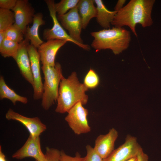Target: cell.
<instances>
[{
  "mask_svg": "<svg viewBox=\"0 0 161 161\" xmlns=\"http://www.w3.org/2000/svg\"><path fill=\"white\" fill-rule=\"evenodd\" d=\"M154 0H131L117 12L111 24L117 27H129L137 37V24L143 27L151 26L153 23L151 14Z\"/></svg>",
  "mask_w": 161,
  "mask_h": 161,
  "instance_id": "obj_1",
  "label": "cell"
},
{
  "mask_svg": "<svg viewBox=\"0 0 161 161\" xmlns=\"http://www.w3.org/2000/svg\"><path fill=\"white\" fill-rule=\"evenodd\" d=\"M83 83H80L75 72H72L68 78L61 79L58 89L56 112H67L75 105L81 102L86 104L88 99L85 92L88 90Z\"/></svg>",
  "mask_w": 161,
  "mask_h": 161,
  "instance_id": "obj_2",
  "label": "cell"
},
{
  "mask_svg": "<svg viewBox=\"0 0 161 161\" xmlns=\"http://www.w3.org/2000/svg\"><path fill=\"white\" fill-rule=\"evenodd\" d=\"M90 34L94 38L91 47L96 52L110 49L115 55L126 49L131 41L130 32L122 27H114L112 29L92 32Z\"/></svg>",
  "mask_w": 161,
  "mask_h": 161,
  "instance_id": "obj_3",
  "label": "cell"
},
{
  "mask_svg": "<svg viewBox=\"0 0 161 161\" xmlns=\"http://www.w3.org/2000/svg\"><path fill=\"white\" fill-rule=\"evenodd\" d=\"M41 69L44 81L41 105L44 109L48 110L57 101L59 86L64 77L61 65L59 63H55L54 66L42 65Z\"/></svg>",
  "mask_w": 161,
  "mask_h": 161,
  "instance_id": "obj_4",
  "label": "cell"
},
{
  "mask_svg": "<svg viewBox=\"0 0 161 161\" xmlns=\"http://www.w3.org/2000/svg\"><path fill=\"white\" fill-rule=\"evenodd\" d=\"M45 1L47 4L50 16L52 19L53 26L51 29H47L44 30L43 33L44 38L47 41L55 39L66 40L68 42L74 43L84 50H89L90 48L88 44H80L75 41L64 29L59 22L56 16L54 1L46 0Z\"/></svg>",
  "mask_w": 161,
  "mask_h": 161,
  "instance_id": "obj_5",
  "label": "cell"
},
{
  "mask_svg": "<svg viewBox=\"0 0 161 161\" xmlns=\"http://www.w3.org/2000/svg\"><path fill=\"white\" fill-rule=\"evenodd\" d=\"M67 113L65 120L75 134L80 135L91 131L87 117L88 110L81 102L76 103Z\"/></svg>",
  "mask_w": 161,
  "mask_h": 161,
  "instance_id": "obj_6",
  "label": "cell"
},
{
  "mask_svg": "<svg viewBox=\"0 0 161 161\" xmlns=\"http://www.w3.org/2000/svg\"><path fill=\"white\" fill-rule=\"evenodd\" d=\"M57 17L62 26L68 31L71 38L76 42L83 44L81 37L82 24L77 5L66 14L58 15Z\"/></svg>",
  "mask_w": 161,
  "mask_h": 161,
  "instance_id": "obj_7",
  "label": "cell"
},
{
  "mask_svg": "<svg viewBox=\"0 0 161 161\" xmlns=\"http://www.w3.org/2000/svg\"><path fill=\"white\" fill-rule=\"evenodd\" d=\"M141 148L137 138L128 134L124 143L114 149L103 161H126L136 157Z\"/></svg>",
  "mask_w": 161,
  "mask_h": 161,
  "instance_id": "obj_8",
  "label": "cell"
},
{
  "mask_svg": "<svg viewBox=\"0 0 161 161\" xmlns=\"http://www.w3.org/2000/svg\"><path fill=\"white\" fill-rule=\"evenodd\" d=\"M37 49L31 44L27 47L34 81L33 97L35 100L41 99L43 92V83L41 74L40 58Z\"/></svg>",
  "mask_w": 161,
  "mask_h": 161,
  "instance_id": "obj_9",
  "label": "cell"
},
{
  "mask_svg": "<svg viewBox=\"0 0 161 161\" xmlns=\"http://www.w3.org/2000/svg\"><path fill=\"white\" fill-rule=\"evenodd\" d=\"M12 157L19 160L32 157L37 161H44L45 156L41 149L39 136L30 135L23 146L13 154Z\"/></svg>",
  "mask_w": 161,
  "mask_h": 161,
  "instance_id": "obj_10",
  "label": "cell"
},
{
  "mask_svg": "<svg viewBox=\"0 0 161 161\" xmlns=\"http://www.w3.org/2000/svg\"><path fill=\"white\" fill-rule=\"evenodd\" d=\"M5 117L8 120H16L21 123L27 129L30 135L33 137L39 136L47 129L46 125L38 117H27L11 109H9L6 114Z\"/></svg>",
  "mask_w": 161,
  "mask_h": 161,
  "instance_id": "obj_11",
  "label": "cell"
},
{
  "mask_svg": "<svg viewBox=\"0 0 161 161\" xmlns=\"http://www.w3.org/2000/svg\"><path fill=\"white\" fill-rule=\"evenodd\" d=\"M14 13V24L22 31L24 34L27 27L33 22L35 10L27 0H17L12 10Z\"/></svg>",
  "mask_w": 161,
  "mask_h": 161,
  "instance_id": "obj_12",
  "label": "cell"
},
{
  "mask_svg": "<svg viewBox=\"0 0 161 161\" xmlns=\"http://www.w3.org/2000/svg\"><path fill=\"white\" fill-rule=\"evenodd\" d=\"M67 42L66 40L51 39L44 42L40 45L37 50L42 65L55 66V59L57 52Z\"/></svg>",
  "mask_w": 161,
  "mask_h": 161,
  "instance_id": "obj_13",
  "label": "cell"
},
{
  "mask_svg": "<svg viewBox=\"0 0 161 161\" xmlns=\"http://www.w3.org/2000/svg\"><path fill=\"white\" fill-rule=\"evenodd\" d=\"M29 41L25 38L19 43L16 55L14 58L23 78L33 87L34 81L27 51Z\"/></svg>",
  "mask_w": 161,
  "mask_h": 161,
  "instance_id": "obj_14",
  "label": "cell"
},
{
  "mask_svg": "<svg viewBox=\"0 0 161 161\" xmlns=\"http://www.w3.org/2000/svg\"><path fill=\"white\" fill-rule=\"evenodd\" d=\"M118 137L117 131L112 128L106 134L100 135L96 138L93 148L103 159L107 157L114 150L115 143Z\"/></svg>",
  "mask_w": 161,
  "mask_h": 161,
  "instance_id": "obj_15",
  "label": "cell"
},
{
  "mask_svg": "<svg viewBox=\"0 0 161 161\" xmlns=\"http://www.w3.org/2000/svg\"><path fill=\"white\" fill-rule=\"evenodd\" d=\"M42 13H38L34 15L31 27L28 26L25 32V38L30 42V44L38 48L44 42L40 38L38 30L40 26L45 24Z\"/></svg>",
  "mask_w": 161,
  "mask_h": 161,
  "instance_id": "obj_16",
  "label": "cell"
},
{
  "mask_svg": "<svg viewBox=\"0 0 161 161\" xmlns=\"http://www.w3.org/2000/svg\"><path fill=\"white\" fill-rule=\"evenodd\" d=\"M94 3L93 0H80L78 4V9L83 29L86 27L92 18L96 17L97 10Z\"/></svg>",
  "mask_w": 161,
  "mask_h": 161,
  "instance_id": "obj_17",
  "label": "cell"
},
{
  "mask_svg": "<svg viewBox=\"0 0 161 161\" xmlns=\"http://www.w3.org/2000/svg\"><path fill=\"white\" fill-rule=\"evenodd\" d=\"M94 1L96 5V18L97 23L104 29L109 28L117 12L108 10L101 0H95Z\"/></svg>",
  "mask_w": 161,
  "mask_h": 161,
  "instance_id": "obj_18",
  "label": "cell"
},
{
  "mask_svg": "<svg viewBox=\"0 0 161 161\" xmlns=\"http://www.w3.org/2000/svg\"><path fill=\"white\" fill-rule=\"evenodd\" d=\"M7 99L10 100L13 104L15 105L17 102L26 104L28 102V100L26 97L17 94L13 90L10 89L6 83L4 77H0V99Z\"/></svg>",
  "mask_w": 161,
  "mask_h": 161,
  "instance_id": "obj_19",
  "label": "cell"
},
{
  "mask_svg": "<svg viewBox=\"0 0 161 161\" xmlns=\"http://www.w3.org/2000/svg\"><path fill=\"white\" fill-rule=\"evenodd\" d=\"M19 43L5 38L0 44V53L4 57L15 58L17 55Z\"/></svg>",
  "mask_w": 161,
  "mask_h": 161,
  "instance_id": "obj_20",
  "label": "cell"
},
{
  "mask_svg": "<svg viewBox=\"0 0 161 161\" xmlns=\"http://www.w3.org/2000/svg\"><path fill=\"white\" fill-rule=\"evenodd\" d=\"M15 23L14 13L10 10L0 8V32H5Z\"/></svg>",
  "mask_w": 161,
  "mask_h": 161,
  "instance_id": "obj_21",
  "label": "cell"
},
{
  "mask_svg": "<svg viewBox=\"0 0 161 161\" xmlns=\"http://www.w3.org/2000/svg\"><path fill=\"white\" fill-rule=\"evenodd\" d=\"M79 0H61L59 2L55 3V7L58 15H63L69 10H71L78 4Z\"/></svg>",
  "mask_w": 161,
  "mask_h": 161,
  "instance_id": "obj_22",
  "label": "cell"
},
{
  "mask_svg": "<svg viewBox=\"0 0 161 161\" xmlns=\"http://www.w3.org/2000/svg\"><path fill=\"white\" fill-rule=\"evenodd\" d=\"M23 32L14 24L5 31V38L20 43L24 40Z\"/></svg>",
  "mask_w": 161,
  "mask_h": 161,
  "instance_id": "obj_23",
  "label": "cell"
},
{
  "mask_svg": "<svg viewBox=\"0 0 161 161\" xmlns=\"http://www.w3.org/2000/svg\"><path fill=\"white\" fill-rule=\"evenodd\" d=\"M100 83L99 78L93 69H90L86 75L83 80V84L89 89L97 87Z\"/></svg>",
  "mask_w": 161,
  "mask_h": 161,
  "instance_id": "obj_24",
  "label": "cell"
},
{
  "mask_svg": "<svg viewBox=\"0 0 161 161\" xmlns=\"http://www.w3.org/2000/svg\"><path fill=\"white\" fill-rule=\"evenodd\" d=\"M45 154L44 161H60V151L58 149L47 147Z\"/></svg>",
  "mask_w": 161,
  "mask_h": 161,
  "instance_id": "obj_25",
  "label": "cell"
},
{
  "mask_svg": "<svg viewBox=\"0 0 161 161\" xmlns=\"http://www.w3.org/2000/svg\"><path fill=\"white\" fill-rule=\"evenodd\" d=\"M86 154L84 161H103V159L90 145L86 146Z\"/></svg>",
  "mask_w": 161,
  "mask_h": 161,
  "instance_id": "obj_26",
  "label": "cell"
},
{
  "mask_svg": "<svg viewBox=\"0 0 161 161\" xmlns=\"http://www.w3.org/2000/svg\"><path fill=\"white\" fill-rule=\"evenodd\" d=\"M60 161H84V157H82L78 153L75 157H72L66 154L63 150L60 151Z\"/></svg>",
  "mask_w": 161,
  "mask_h": 161,
  "instance_id": "obj_27",
  "label": "cell"
},
{
  "mask_svg": "<svg viewBox=\"0 0 161 161\" xmlns=\"http://www.w3.org/2000/svg\"><path fill=\"white\" fill-rule=\"evenodd\" d=\"M17 0H0L1 8L12 10L16 5Z\"/></svg>",
  "mask_w": 161,
  "mask_h": 161,
  "instance_id": "obj_28",
  "label": "cell"
},
{
  "mask_svg": "<svg viewBox=\"0 0 161 161\" xmlns=\"http://www.w3.org/2000/svg\"><path fill=\"white\" fill-rule=\"evenodd\" d=\"M137 161H148V155L143 151L141 147L137 155Z\"/></svg>",
  "mask_w": 161,
  "mask_h": 161,
  "instance_id": "obj_29",
  "label": "cell"
},
{
  "mask_svg": "<svg viewBox=\"0 0 161 161\" xmlns=\"http://www.w3.org/2000/svg\"><path fill=\"white\" fill-rule=\"evenodd\" d=\"M126 2L125 0H119L118 1L115 7L114 10L117 12L123 7V5Z\"/></svg>",
  "mask_w": 161,
  "mask_h": 161,
  "instance_id": "obj_30",
  "label": "cell"
},
{
  "mask_svg": "<svg viewBox=\"0 0 161 161\" xmlns=\"http://www.w3.org/2000/svg\"><path fill=\"white\" fill-rule=\"evenodd\" d=\"M0 161H7L5 156L2 151L1 145L0 146Z\"/></svg>",
  "mask_w": 161,
  "mask_h": 161,
  "instance_id": "obj_31",
  "label": "cell"
},
{
  "mask_svg": "<svg viewBox=\"0 0 161 161\" xmlns=\"http://www.w3.org/2000/svg\"><path fill=\"white\" fill-rule=\"evenodd\" d=\"M5 39V32H0V44Z\"/></svg>",
  "mask_w": 161,
  "mask_h": 161,
  "instance_id": "obj_32",
  "label": "cell"
},
{
  "mask_svg": "<svg viewBox=\"0 0 161 161\" xmlns=\"http://www.w3.org/2000/svg\"><path fill=\"white\" fill-rule=\"evenodd\" d=\"M137 159L136 156V157L131 158L126 161H137Z\"/></svg>",
  "mask_w": 161,
  "mask_h": 161,
  "instance_id": "obj_33",
  "label": "cell"
},
{
  "mask_svg": "<svg viewBox=\"0 0 161 161\" xmlns=\"http://www.w3.org/2000/svg\"><path fill=\"white\" fill-rule=\"evenodd\" d=\"M35 161H37V160H35Z\"/></svg>",
  "mask_w": 161,
  "mask_h": 161,
  "instance_id": "obj_34",
  "label": "cell"
}]
</instances>
